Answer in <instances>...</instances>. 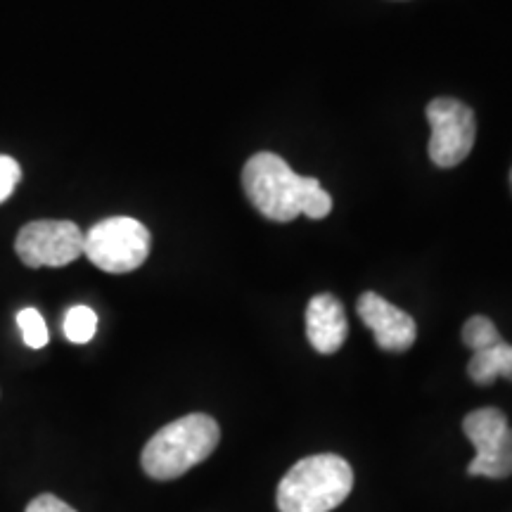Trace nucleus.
Wrapping results in <instances>:
<instances>
[{
	"instance_id": "16",
	"label": "nucleus",
	"mask_w": 512,
	"mask_h": 512,
	"mask_svg": "<svg viewBox=\"0 0 512 512\" xmlns=\"http://www.w3.org/2000/svg\"><path fill=\"white\" fill-rule=\"evenodd\" d=\"M27 512H76V510L72 505L64 503L62 498H57L53 494H43L27 505Z\"/></svg>"
},
{
	"instance_id": "8",
	"label": "nucleus",
	"mask_w": 512,
	"mask_h": 512,
	"mask_svg": "<svg viewBox=\"0 0 512 512\" xmlns=\"http://www.w3.org/2000/svg\"><path fill=\"white\" fill-rule=\"evenodd\" d=\"M356 311L358 318L375 332V342L382 351L403 354V351H408L415 344V337H418L415 320L406 311H401L399 306L380 297V294H361Z\"/></svg>"
},
{
	"instance_id": "3",
	"label": "nucleus",
	"mask_w": 512,
	"mask_h": 512,
	"mask_svg": "<svg viewBox=\"0 0 512 512\" xmlns=\"http://www.w3.org/2000/svg\"><path fill=\"white\" fill-rule=\"evenodd\" d=\"M316 178L299 176L283 157L275 152H259L249 157L242 171V188L249 202L268 221L290 223L302 216L309 192L316 188Z\"/></svg>"
},
{
	"instance_id": "6",
	"label": "nucleus",
	"mask_w": 512,
	"mask_h": 512,
	"mask_svg": "<svg viewBox=\"0 0 512 512\" xmlns=\"http://www.w3.org/2000/svg\"><path fill=\"white\" fill-rule=\"evenodd\" d=\"M432 126L430 159L439 169H453L465 162L477 138L475 112L456 98H437L427 105Z\"/></svg>"
},
{
	"instance_id": "15",
	"label": "nucleus",
	"mask_w": 512,
	"mask_h": 512,
	"mask_svg": "<svg viewBox=\"0 0 512 512\" xmlns=\"http://www.w3.org/2000/svg\"><path fill=\"white\" fill-rule=\"evenodd\" d=\"M330 211H332L330 192H325L323 185L318 183L316 188L309 192V197H306L302 216H309V219H316L318 221V219H325V216H328Z\"/></svg>"
},
{
	"instance_id": "5",
	"label": "nucleus",
	"mask_w": 512,
	"mask_h": 512,
	"mask_svg": "<svg viewBox=\"0 0 512 512\" xmlns=\"http://www.w3.org/2000/svg\"><path fill=\"white\" fill-rule=\"evenodd\" d=\"M465 437L475 446L467 475L505 479L512 475V427L498 408H479L463 420Z\"/></svg>"
},
{
	"instance_id": "9",
	"label": "nucleus",
	"mask_w": 512,
	"mask_h": 512,
	"mask_svg": "<svg viewBox=\"0 0 512 512\" xmlns=\"http://www.w3.org/2000/svg\"><path fill=\"white\" fill-rule=\"evenodd\" d=\"M349 323L335 294H316L306 306V337L318 354H335L347 342Z\"/></svg>"
},
{
	"instance_id": "10",
	"label": "nucleus",
	"mask_w": 512,
	"mask_h": 512,
	"mask_svg": "<svg viewBox=\"0 0 512 512\" xmlns=\"http://www.w3.org/2000/svg\"><path fill=\"white\" fill-rule=\"evenodd\" d=\"M467 373H470L472 382L489 387L498 377H508L512 382V344L498 342L494 347L475 351L467 363Z\"/></svg>"
},
{
	"instance_id": "11",
	"label": "nucleus",
	"mask_w": 512,
	"mask_h": 512,
	"mask_svg": "<svg viewBox=\"0 0 512 512\" xmlns=\"http://www.w3.org/2000/svg\"><path fill=\"white\" fill-rule=\"evenodd\" d=\"M95 330H98V316L88 306H72L67 311V316H64V335H67L69 342H91L95 337Z\"/></svg>"
},
{
	"instance_id": "4",
	"label": "nucleus",
	"mask_w": 512,
	"mask_h": 512,
	"mask_svg": "<svg viewBox=\"0 0 512 512\" xmlns=\"http://www.w3.org/2000/svg\"><path fill=\"white\" fill-rule=\"evenodd\" d=\"M152 235L143 223L128 216L105 219L83 235V256L105 273H131L150 256Z\"/></svg>"
},
{
	"instance_id": "1",
	"label": "nucleus",
	"mask_w": 512,
	"mask_h": 512,
	"mask_svg": "<svg viewBox=\"0 0 512 512\" xmlns=\"http://www.w3.org/2000/svg\"><path fill=\"white\" fill-rule=\"evenodd\" d=\"M221 441L219 422L211 415L190 413L162 427L143 448V470L152 479L169 482L207 460Z\"/></svg>"
},
{
	"instance_id": "12",
	"label": "nucleus",
	"mask_w": 512,
	"mask_h": 512,
	"mask_svg": "<svg viewBox=\"0 0 512 512\" xmlns=\"http://www.w3.org/2000/svg\"><path fill=\"white\" fill-rule=\"evenodd\" d=\"M463 342H465V347H470L472 351H484V349L494 347V344H498V342H503V337L489 318L472 316L463 328Z\"/></svg>"
},
{
	"instance_id": "13",
	"label": "nucleus",
	"mask_w": 512,
	"mask_h": 512,
	"mask_svg": "<svg viewBox=\"0 0 512 512\" xmlns=\"http://www.w3.org/2000/svg\"><path fill=\"white\" fill-rule=\"evenodd\" d=\"M17 325L22 330L24 344L29 349H43L48 344V325L36 309H22L17 313Z\"/></svg>"
},
{
	"instance_id": "7",
	"label": "nucleus",
	"mask_w": 512,
	"mask_h": 512,
	"mask_svg": "<svg viewBox=\"0 0 512 512\" xmlns=\"http://www.w3.org/2000/svg\"><path fill=\"white\" fill-rule=\"evenodd\" d=\"M15 252L29 268H60L83 256V233L72 221H31L19 230Z\"/></svg>"
},
{
	"instance_id": "2",
	"label": "nucleus",
	"mask_w": 512,
	"mask_h": 512,
	"mask_svg": "<svg viewBox=\"0 0 512 512\" xmlns=\"http://www.w3.org/2000/svg\"><path fill=\"white\" fill-rule=\"evenodd\" d=\"M354 489V470L342 456L318 453L299 460L278 484L280 512H330Z\"/></svg>"
},
{
	"instance_id": "17",
	"label": "nucleus",
	"mask_w": 512,
	"mask_h": 512,
	"mask_svg": "<svg viewBox=\"0 0 512 512\" xmlns=\"http://www.w3.org/2000/svg\"><path fill=\"white\" fill-rule=\"evenodd\" d=\"M510 183H512V171H510Z\"/></svg>"
},
{
	"instance_id": "14",
	"label": "nucleus",
	"mask_w": 512,
	"mask_h": 512,
	"mask_svg": "<svg viewBox=\"0 0 512 512\" xmlns=\"http://www.w3.org/2000/svg\"><path fill=\"white\" fill-rule=\"evenodd\" d=\"M19 181H22V169H19L17 159L0 155V204L15 192Z\"/></svg>"
}]
</instances>
